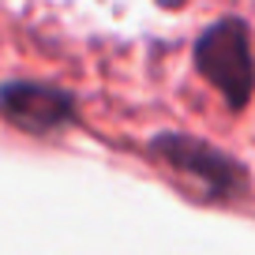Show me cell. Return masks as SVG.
I'll return each instance as SVG.
<instances>
[{
  "label": "cell",
  "mask_w": 255,
  "mask_h": 255,
  "mask_svg": "<svg viewBox=\"0 0 255 255\" xmlns=\"http://www.w3.org/2000/svg\"><path fill=\"white\" fill-rule=\"evenodd\" d=\"M199 72L229 98V105H244L255 83V64L248 49V30L240 23H222L199 41Z\"/></svg>",
  "instance_id": "6da1fadb"
}]
</instances>
